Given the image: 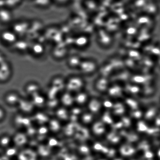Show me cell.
I'll return each mask as SVG.
<instances>
[{"mask_svg": "<svg viewBox=\"0 0 160 160\" xmlns=\"http://www.w3.org/2000/svg\"><path fill=\"white\" fill-rule=\"evenodd\" d=\"M84 81L78 76H72L66 80V91L72 94H76L82 91Z\"/></svg>", "mask_w": 160, "mask_h": 160, "instance_id": "1", "label": "cell"}, {"mask_svg": "<svg viewBox=\"0 0 160 160\" xmlns=\"http://www.w3.org/2000/svg\"><path fill=\"white\" fill-rule=\"evenodd\" d=\"M17 158L18 160H39L40 159L36 150L26 147L19 151Z\"/></svg>", "mask_w": 160, "mask_h": 160, "instance_id": "2", "label": "cell"}, {"mask_svg": "<svg viewBox=\"0 0 160 160\" xmlns=\"http://www.w3.org/2000/svg\"><path fill=\"white\" fill-rule=\"evenodd\" d=\"M21 114L28 116L34 112V106L31 99L22 98L17 106Z\"/></svg>", "mask_w": 160, "mask_h": 160, "instance_id": "3", "label": "cell"}, {"mask_svg": "<svg viewBox=\"0 0 160 160\" xmlns=\"http://www.w3.org/2000/svg\"><path fill=\"white\" fill-rule=\"evenodd\" d=\"M12 73V66L8 61L0 65V83L7 82L10 79Z\"/></svg>", "mask_w": 160, "mask_h": 160, "instance_id": "4", "label": "cell"}, {"mask_svg": "<svg viewBox=\"0 0 160 160\" xmlns=\"http://www.w3.org/2000/svg\"><path fill=\"white\" fill-rule=\"evenodd\" d=\"M22 98V97L18 92L12 91L8 92L5 95L4 101L8 106H17Z\"/></svg>", "mask_w": 160, "mask_h": 160, "instance_id": "5", "label": "cell"}, {"mask_svg": "<svg viewBox=\"0 0 160 160\" xmlns=\"http://www.w3.org/2000/svg\"><path fill=\"white\" fill-rule=\"evenodd\" d=\"M12 143L14 146L20 149L25 148L28 142V136L22 132H18L12 137Z\"/></svg>", "mask_w": 160, "mask_h": 160, "instance_id": "6", "label": "cell"}, {"mask_svg": "<svg viewBox=\"0 0 160 160\" xmlns=\"http://www.w3.org/2000/svg\"><path fill=\"white\" fill-rule=\"evenodd\" d=\"M66 80L61 77H56L51 81V87L58 93L62 94L66 91Z\"/></svg>", "mask_w": 160, "mask_h": 160, "instance_id": "7", "label": "cell"}, {"mask_svg": "<svg viewBox=\"0 0 160 160\" xmlns=\"http://www.w3.org/2000/svg\"><path fill=\"white\" fill-rule=\"evenodd\" d=\"M41 87L37 83L30 82L27 84L25 88V92L29 98H32L41 94Z\"/></svg>", "mask_w": 160, "mask_h": 160, "instance_id": "8", "label": "cell"}, {"mask_svg": "<svg viewBox=\"0 0 160 160\" xmlns=\"http://www.w3.org/2000/svg\"><path fill=\"white\" fill-rule=\"evenodd\" d=\"M1 38L6 44L12 45L17 41V35L13 31L5 30L2 32Z\"/></svg>", "mask_w": 160, "mask_h": 160, "instance_id": "9", "label": "cell"}, {"mask_svg": "<svg viewBox=\"0 0 160 160\" xmlns=\"http://www.w3.org/2000/svg\"><path fill=\"white\" fill-rule=\"evenodd\" d=\"M61 94L60 101L63 107L66 108L71 107L75 103L74 96L73 94L67 91Z\"/></svg>", "mask_w": 160, "mask_h": 160, "instance_id": "10", "label": "cell"}, {"mask_svg": "<svg viewBox=\"0 0 160 160\" xmlns=\"http://www.w3.org/2000/svg\"><path fill=\"white\" fill-rule=\"evenodd\" d=\"M13 15L12 12L5 8L0 9V22L7 24L12 22Z\"/></svg>", "mask_w": 160, "mask_h": 160, "instance_id": "11", "label": "cell"}, {"mask_svg": "<svg viewBox=\"0 0 160 160\" xmlns=\"http://www.w3.org/2000/svg\"><path fill=\"white\" fill-rule=\"evenodd\" d=\"M14 26L13 31L17 34L22 35L24 34L28 29V23L26 21H20L17 23Z\"/></svg>", "mask_w": 160, "mask_h": 160, "instance_id": "12", "label": "cell"}, {"mask_svg": "<svg viewBox=\"0 0 160 160\" xmlns=\"http://www.w3.org/2000/svg\"><path fill=\"white\" fill-rule=\"evenodd\" d=\"M28 116L24 115V114H20V116H17L15 117V124L17 126H18L19 128H28L29 125L31 123L30 121V119H28L26 121H23L25 119H26L27 117ZM15 125V126H16Z\"/></svg>", "mask_w": 160, "mask_h": 160, "instance_id": "13", "label": "cell"}, {"mask_svg": "<svg viewBox=\"0 0 160 160\" xmlns=\"http://www.w3.org/2000/svg\"><path fill=\"white\" fill-rule=\"evenodd\" d=\"M51 148L47 145H42L38 147L37 152L39 158L42 159H48L51 156Z\"/></svg>", "mask_w": 160, "mask_h": 160, "instance_id": "14", "label": "cell"}, {"mask_svg": "<svg viewBox=\"0 0 160 160\" xmlns=\"http://www.w3.org/2000/svg\"><path fill=\"white\" fill-rule=\"evenodd\" d=\"M74 96L75 103L79 106L85 104L88 100V95L86 92H83V90L75 94Z\"/></svg>", "mask_w": 160, "mask_h": 160, "instance_id": "15", "label": "cell"}, {"mask_svg": "<svg viewBox=\"0 0 160 160\" xmlns=\"http://www.w3.org/2000/svg\"><path fill=\"white\" fill-rule=\"evenodd\" d=\"M12 137L8 135H4L0 137V147L6 149L9 147L12 146Z\"/></svg>", "mask_w": 160, "mask_h": 160, "instance_id": "16", "label": "cell"}, {"mask_svg": "<svg viewBox=\"0 0 160 160\" xmlns=\"http://www.w3.org/2000/svg\"><path fill=\"white\" fill-rule=\"evenodd\" d=\"M5 150L6 156L8 158L15 157H17L19 151L18 148L14 146L9 147Z\"/></svg>", "mask_w": 160, "mask_h": 160, "instance_id": "17", "label": "cell"}, {"mask_svg": "<svg viewBox=\"0 0 160 160\" xmlns=\"http://www.w3.org/2000/svg\"><path fill=\"white\" fill-rule=\"evenodd\" d=\"M101 104L98 100L93 99L89 102V110L92 112H97L99 110L101 106H95Z\"/></svg>", "mask_w": 160, "mask_h": 160, "instance_id": "18", "label": "cell"}, {"mask_svg": "<svg viewBox=\"0 0 160 160\" xmlns=\"http://www.w3.org/2000/svg\"><path fill=\"white\" fill-rule=\"evenodd\" d=\"M66 109V108L63 107V108H61L57 111L56 114L59 120L60 119V120H65L69 116L68 111Z\"/></svg>", "mask_w": 160, "mask_h": 160, "instance_id": "19", "label": "cell"}, {"mask_svg": "<svg viewBox=\"0 0 160 160\" xmlns=\"http://www.w3.org/2000/svg\"><path fill=\"white\" fill-rule=\"evenodd\" d=\"M96 123L95 126H93V131L97 135H101L105 131V126L103 125L102 123Z\"/></svg>", "mask_w": 160, "mask_h": 160, "instance_id": "20", "label": "cell"}, {"mask_svg": "<svg viewBox=\"0 0 160 160\" xmlns=\"http://www.w3.org/2000/svg\"><path fill=\"white\" fill-rule=\"evenodd\" d=\"M92 116L91 114L86 113L84 115L82 116V121L83 123L86 124L91 123L92 120Z\"/></svg>", "mask_w": 160, "mask_h": 160, "instance_id": "21", "label": "cell"}, {"mask_svg": "<svg viewBox=\"0 0 160 160\" xmlns=\"http://www.w3.org/2000/svg\"><path fill=\"white\" fill-rule=\"evenodd\" d=\"M32 51L33 52L38 54H41L42 51H43L44 49L43 47H42L41 45H40L39 44H34V46L32 47Z\"/></svg>", "mask_w": 160, "mask_h": 160, "instance_id": "22", "label": "cell"}, {"mask_svg": "<svg viewBox=\"0 0 160 160\" xmlns=\"http://www.w3.org/2000/svg\"><path fill=\"white\" fill-rule=\"evenodd\" d=\"M5 116V111L3 108L0 106V122L4 120Z\"/></svg>", "mask_w": 160, "mask_h": 160, "instance_id": "23", "label": "cell"}, {"mask_svg": "<svg viewBox=\"0 0 160 160\" xmlns=\"http://www.w3.org/2000/svg\"><path fill=\"white\" fill-rule=\"evenodd\" d=\"M7 61L5 55L2 53L0 52V65Z\"/></svg>", "mask_w": 160, "mask_h": 160, "instance_id": "24", "label": "cell"}, {"mask_svg": "<svg viewBox=\"0 0 160 160\" xmlns=\"http://www.w3.org/2000/svg\"><path fill=\"white\" fill-rule=\"evenodd\" d=\"M156 123L158 125H160V119L158 118L156 120Z\"/></svg>", "mask_w": 160, "mask_h": 160, "instance_id": "25", "label": "cell"}, {"mask_svg": "<svg viewBox=\"0 0 160 160\" xmlns=\"http://www.w3.org/2000/svg\"><path fill=\"white\" fill-rule=\"evenodd\" d=\"M158 155L159 157H160V149L158 152Z\"/></svg>", "mask_w": 160, "mask_h": 160, "instance_id": "26", "label": "cell"}]
</instances>
